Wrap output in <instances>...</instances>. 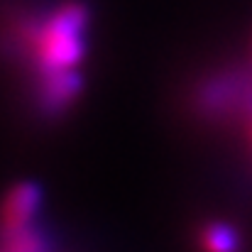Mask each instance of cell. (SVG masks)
Segmentation results:
<instances>
[{"mask_svg": "<svg viewBox=\"0 0 252 252\" xmlns=\"http://www.w3.org/2000/svg\"><path fill=\"white\" fill-rule=\"evenodd\" d=\"M42 203V189L32 181H22L10 189L5 203H2V230L5 235H15L32 225V218L37 216Z\"/></svg>", "mask_w": 252, "mask_h": 252, "instance_id": "cell-2", "label": "cell"}, {"mask_svg": "<svg viewBox=\"0 0 252 252\" xmlns=\"http://www.w3.org/2000/svg\"><path fill=\"white\" fill-rule=\"evenodd\" d=\"M88 27V7L79 0H69L57 7L47 22L37 30L34 52L44 74L74 69L84 59V32Z\"/></svg>", "mask_w": 252, "mask_h": 252, "instance_id": "cell-1", "label": "cell"}, {"mask_svg": "<svg viewBox=\"0 0 252 252\" xmlns=\"http://www.w3.org/2000/svg\"><path fill=\"white\" fill-rule=\"evenodd\" d=\"M203 252H238L240 250V235L228 223H208L201 233Z\"/></svg>", "mask_w": 252, "mask_h": 252, "instance_id": "cell-4", "label": "cell"}, {"mask_svg": "<svg viewBox=\"0 0 252 252\" xmlns=\"http://www.w3.org/2000/svg\"><path fill=\"white\" fill-rule=\"evenodd\" d=\"M81 76L76 69H66V71H57V74H47V81H44V105L52 110V113H59L64 110V105H69L79 93H81Z\"/></svg>", "mask_w": 252, "mask_h": 252, "instance_id": "cell-3", "label": "cell"}]
</instances>
